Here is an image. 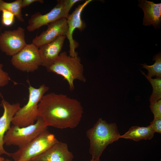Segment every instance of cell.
Returning a JSON list of instances; mask_svg holds the SVG:
<instances>
[{
    "instance_id": "8",
    "label": "cell",
    "mask_w": 161,
    "mask_h": 161,
    "mask_svg": "<svg viewBox=\"0 0 161 161\" xmlns=\"http://www.w3.org/2000/svg\"><path fill=\"white\" fill-rule=\"evenodd\" d=\"M25 38V30L22 27L5 30L0 35V49L7 55L12 56L27 44Z\"/></svg>"
},
{
    "instance_id": "16",
    "label": "cell",
    "mask_w": 161,
    "mask_h": 161,
    "mask_svg": "<svg viewBox=\"0 0 161 161\" xmlns=\"http://www.w3.org/2000/svg\"><path fill=\"white\" fill-rule=\"evenodd\" d=\"M154 132L150 125L147 127L133 126L123 135L121 138L130 139L138 141L142 140L152 139Z\"/></svg>"
},
{
    "instance_id": "19",
    "label": "cell",
    "mask_w": 161,
    "mask_h": 161,
    "mask_svg": "<svg viewBox=\"0 0 161 161\" xmlns=\"http://www.w3.org/2000/svg\"><path fill=\"white\" fill-rule=\"evenodd\" d=\"M153 60L155 61L154 64L148 65L146 64H141L142 68L146 69L148 71L147 75L151 78L156 76L157 78H161V52L155 55Z\"/></svg>"
},
{
    "instance_id": "27",
    "label": "cell",
    "mask_w": 161,
    "mask_h": 161,
    "mask_svg": "<svg viewBox=\"0 0 161 161\" xmlns=\"http://www.w3.org/2000/svg\"><path fill=\"white\" fill-rule=\"evenodd\" d=\"M4 159V158L3 157H1L0 156V161H3Z\"/></svg>"
},
{
    "instance_id": "3",
    "label": "cell",
    "mask_w": 161,
    "mask_h": 161,
    "mask_svg": "<svg viewBox=\"0 0 161 161\" xmlns=\"http://www.w3.org/2000/svg\"><path fill=\"white\" fill-rule=\"evenodd\" d=\"M46 68L48 71L63 77L67 81L71 91L75 89V80L84 83L86 81L80 58L78 55L72 57L68 55L66 52H61L56 59Z\"/></svg>"
},
{
    "instance_id": "20",
    "label": "cell",
    "mask_w": 161,
    "mask_h": 161,
    "mask_svg": "<svg viewBox=\"0 0 161 161\" xmlns=\"http://www.w3.org/2000/svg\"><path fill=\"white\" fill-rule=\"evenodd\" d=\"M2 13L1 23L5 26H9L13 23L15 16L11 13L6 10H3Z\"/></svg>"
},
{
    "instance_id": "17",
    "label": "cell",
    "mask_w": 161,
    "mask_h": 161,
    "mask_svg": "<svg viewBox=\"0 0 161 161\" xmlns=\"http://www.w3.org/2000/svg\"><path fill=\"white\" fill-rule=\"evenodd\" d=\"M22 0H16L7 2L1 0L0 2V12L6 10L13 14L19 21L23 22L24 20L21 13Z\"/></svg>"
},
{
    "instance_id": "25",
    "label": "cell",
    "mask_w": 161,
    "mask_h": 161,
    "mask_svg": "<svg viewBox=\"0 0 161 161\" xmlns=\"http://www.w3.org/2000/svg\"><path fill=\"white\" fill-rule=\"evenodd\" d=\"M35 2H38L43 3L44 1L42 0H22L21 8H23L29 6L30 5Z\"/></svg>"
},
{
    "instance_id": "1",
    "label": "cell",
    "mask_w": 161,
    "mask_h": 161,
    "mask_svg": "<svg viewBox=\"0 0 161 161\" xmlns=\"http://www.w3.org/2000/svg\"><path fill=\"white\" fill-rule=\"evenodd\" d=\"M39 116L47 126L73 129L81 120L83 109L77 100L63 94L44 95L38 105Z\"/></svg>"
},
{
    "instance_id": "24",
    "label": "cell",
    "mask_w": 161,
    "mask_h": 161,
    "mask_svg": "<svg viewBox=\"0 0 161 161\" xmlns=\"http://www.w3.org/2000/svg\"><path fill=\"white\" fill-rule=\"evenodd\" d=\"M65 10L66 13L69 15V13L73 6L80 0H63Z\"/></svg>"
},
{
    "instance_id": "26",
    "label": "cell",
    "mask_w": 161,
    "mask_h": 161,
    "mask_svg": "<svg viewBox=\"0 0 161 161\" xmlns=\"http://www.w3.org/2000/svg\"><path fill=\"white\" fill-rule=\"evenodd\" d=\"M90 161H100V159H98L95 160H94L92 159Z\"/></svg>"
},
{
    "instance_id": "29",
    "label": "cell",
    "mask_w": 161,
    "mask_h": 161,
    "mask_svg": "<svg viewBox=\"0 0 161 161\" xmlns=\"http://www.w3.org/2000/svg\"><path fill=\"white\" fill-rule=\"evenodd\" d=\"M1 0H0V2L1 1Z\"/></svg>"
},
{
    "instance_id": "7",
    "label": "cell",
    "mask_w": 161,
    "mask_h": 161,
    "mask_svg": "<svg viewBox=\"0 0 161 161\" xmlns=\"http://www.w3.org/2000/svg\"><path fill=\"white\" fill-rule=\"evenodd\" d=\"M12 65L19 70L32 72L41 65L39 48L32 43L27 44L21 50L12 56Z\"/></svg>"
},
{
    "instance_id": "10",
    "label": "cell",
    "mask_w": 161,
    "mask_h": 161,
    "mask_svg": "<svg viewBox=\"0 0 161 161\" xmlns=\"http://www.w3.org/2000/svg\"><path fill=\"white\" fill-rule=\"evenodd\" d=\"M92 1V0H87L82 4L78 5L66 18L68 28L66 36L69 41V55L71 56H78L75 51L77 44L73 38V32L76 29L82 31L85 28L86 24L81 19V13L85 7Z\"/></svg>"
},
{
    "instance_id": "15",
    "label": "cell",
    "mask_w": 161,
    "mask_h": 161,
    "mask_svg": "<svg viewBox=\"0 0 161 161\" xmlns=\"http://www.w3.org/2000/svg\"><path fill=\"white\" fill-rule=\"evenodd\" d=\"M139 6L144 13L143 24L152 25L155 29L160 27L161 21V3H154L146 0H139Z\"/></svg>"
},
{
    "instance_id": "13",
    "label": "cell",
    "mask_w": 161,
    "mask_h": 161,
    "mask_svg": "<svg viewBox=\"0 0 161 161\" xmlns=\"http://www.w3.org/2000/svg\"><path fill=\"white\" fill-rule=\"evenodd\" d=\"M74 156L66 143L58 141L43 153L30 161H72Z\"/></svg>"
},
{
    "instance_id": "6",
    "label": "cell",
    "mask_w": 161,
    "mask_h": 161,
    "mask_svg": "<svg viewBox=\"0 0 161 161\" xmlns=\"http://www.w3.org/2000/svg\"><path fill=\"white\" fill-rule=\"evenodd\" d=\"M47 127L40 116L33 124L23 127L13 125L5 133L3 139L4 144L21 147L47 129Z\"/></svg>"
},
{
    "instance_id": "9",
    "label": "cell",
    "mask_w": 161,
    "mask_h": 161,
    "mask_svg": "<svg viewBox=\"0 0 161 161\" xmlns=\"http://www.w3.org/2000/svg\"><path fill=\"white\" fill-rule=\"evenodd\" d=\"M69 15L66 12L63 0H58L56 5L49 12L44 15L37 12L32 15L28 20L27 30L33 32L59 19H66Z\"/></svg>"
},
{
    "instance_id": "23",
    "label": "cell",
    "mask_w": 161,
    "mask_h": 161,
    "mask_svg": "<svg viewBox=\"0 0 161 161\" xmlns=\"http://www.w3.org/2000/svg\"><path fill=\"white\" fill-rule=\"evenodd\" d=\"M155 132L161 133V117L154 118L150 125Z\"/></svg>"
},
{
    "instance_id": "12",
    "label": "cell",
    "mask_w": 161,
    "mask_h": 161,
    "mask_svg": "<svg viewBox=\"0 0 161 161\" xmlns=\"http://www.w3.org/2000/svg\"><path fill=\"white\" fill-rule=\"evenodd\" d=\"M0 96L2 99L0 105L4 109L3 114L0 117V156L5 154L10 157L11 153L7 152L4 149L3 139L4 134L10 128V124L14 116L21 107L20 104L18 103L10 104L5 100L1 93Z\"/></svg>"
},
{
    "instance_id": "22",
    "label": "cell",
    "mask_w": 161,
    "mask_h": 161,
    "mask_svg": "<svg viewBox=\"0 0 161 161\" xmlns=\"http://www.w3.org/2000/svg\"><path fill=\"white\" fill-rule=\"evenodd\" d=\"M151 110L154 118L161 117V100L150 105Z\"/></svg>"
},
{
    "instance_id": "5",
    "label": "cell",
    "mask_w": 161,
    "mask_h": 161,
    "mask_svg": "<svg viewBox=\"0 0 161 161\" xmlns=\"http://www.w3.org/2000/svg\"><path fill=\"white\" fill-rule=\"evenodd\" d=\"M58 141L55 135L47 129L44 130L30 143L11 153L14 161H30L43 153Z\"/></svg>"
},
{
    "instance_id": "18",
    "label": "cell",
    "mask_w": 161,
    "mask_h": 161,
    "mask_svg": "<svg viewBox=\"0 0 161 161\" xmlns=\"http://www.w3.org/2000/svg\"><path fill=\"white\" fill-rule=\"evenodd\" d=\"M140 70L142 74L145 76L152 86L153 91L149 98L150 104H152L161 99V78L153 79L147 76L144 72L140 69Z\"/></svg>"
},
{
    "instance_id": "4",
    "label": "cell",
    "mask_w": 161,
    "mask_h": 161,
    "mask_svg": "<svg viewBox=\"0 0 161 161\" xmlns=\"http://www.w3.org/2000/svg\"><path fill=\"white\" fill-rule=\"evenodd\" d=\"M29 86L28 99L27 103L20 107L14 116L12 123L20 127L26 126L34 123L39 117L38 105L49 87L43 84L38 88L31 86L28 81Z\"/></svg>"
},
{
    "instance_id": "14",
    "label": "cell",
    "mask_w": 161,
    "mask_h": 161,
    "mask_svg": "<svg viewBox=\"0 0 161 161\" xmlns=\"http://www.w3.org/2000/svg\"><path fill=\"white\" fill-rule=\"evenodd\" d=\"M66 38L65 35L61 36L39 48L42 66L47 68L56 59L61 53Z\"/></svg>"
},
{
    "instance_id": "28",
    "label": "cell",
    "mask_w": 161,
    "mask_h": 161,
    "mask_svg": "<svg viewBox=\"0 0 161 161\" xmlns=\"http://www.w3.org/2000/svg\"><path fill=\"white\" fill-rule=\"evenodd\" d=\"M3 161H12L9 159H4Z\"/></svg>"
},
{
    "instance_id": "30",
    "label": "cell",
    "mask_w": 161,
    "mask_h": 161,
    "mask_svg": "<svg viewBox=\"0 0 161 161\" xmlns=\"http://www.w3.org/2000/svg\"><path fill=\"white\" fill-rule=\"evenodd\" d=\"M0 35H1V34H0Z\"/></svg>"
},
{
    "instance_id": "11",
    "label": "cell",
    "mask_w": 161,
    "mask_h": 161,
    "mask_svg": "<svg viewBox=\"0 0 161 161\" xmlns=\"http://www.w3.org/2000/svg\"><path fill=\"white\" fill-rule=\"evenodd\" d=\"M68 28L66 18L57 20L48 24L45 30L42 32L39 35H37L32 39V43L39 48L61 36H66Z\"/></svg>"
},
{
    "instance_id": "2",
    "label": "cell",
    "mask_w": 161,
    "mask_h": 161,
    "mask_svg": "<svg viewBox=\"0 0 161 161\" xmlns=\"http://www.w3.org/2000/svg\"><path fill=\"white\" fill-rule=\"evenodd\" d=\"M86 135L89 140V152L92 159H100L103 151L109 144L121 138L115 123H108L99 119L93 127L88 129Z\"/></svg>"
},
{
    "instance_id": "21",
    "label": "cell",
    "mask_w": 161,
    "mask_h": 161,
    "mask_svg": "<svg viewBox=\"0 0 161 161\" xmlns=\"http://www.w3.org/2000/svg\"><path fill=\"white\" fill-rule=\"evenodd\" d=\"M3 66V64L0 63V87L7 85L11 80L8 73L2 69Z\"/></svg>"
}]
</instances>
